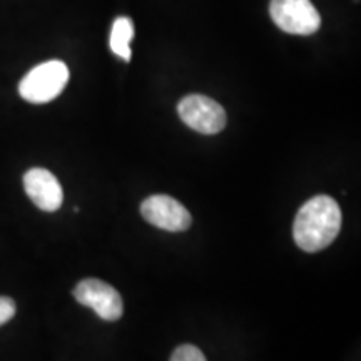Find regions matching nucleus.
I'll use <instances>...</instances> for the list:
<instances>
[{
    "label": "nucleus",
    "instance_id": "obj_10",
    "mask_svg": "<svg viewBox=\"0 0 361 361\" xmlns=\"http://www.w3.org/2000/svg\"><path fill=\"white\" fill-rule=\"evenodd\" d=\"M16 311H17V306L12 298L0 296V326L6 324L7 322H11L13 316H16Z\"/></svg>",
    "mask_w": 361,
    "mask_h": 361
},
{
    "label": "nucleus",
    "instance_id": "obj_7",
    "mask_svg": "<svg viewBox=\"0 0 361 361\" xmlns=\"http://www.w3.org/2000/svg\"><path fill=\"white\" fill-rule=\"evenodd\" d=\"M24 188L27 196L39 209L54 213L62 206L64 192L56 176L44 168H32L24 174Z\"/></svg>",
    "mask_w": 361,
    "mask_h": 361
},
{
    "label": "nucleus",
    "instance_id": "obj_8",
    "mask_svg": "<svg viewBox=\"0 0 361 361\" xmlns=\"http://www.w3.org/2000/svg\"><path fill=\"white\" fill-rule=\"evenodd\" d=\"M134 37V24L129 17H119L112 24L111 51L124 61H130V40Z\"/></svg>",
    "mask_w": 361,
    "mask_h": 361
},
{
    "label": "nucleus",
    "instance_id": "obj_1",
    "mask_svg": "<svg viewBox=\"0 0 361 361\" xmlns=\"http://www.w3.org/2000/svg\"><path fill=\"white\" fill-rule=\"evenodd\" d=\"M341 229L340 204L329 196H314L298 211L293 224L296 246L306 252H318L335 241Z\"/></svg>",
    "mask_w": 361,
    "mask_h": 361
},
{
    "label": "nucleus",
    "instance_id": "obj_2",
    "mask_svg": "<svg viewBox=\"0 0 361 361\" xmlns=\"http://www.w3.org/2000/svg\"><path fill=\"white\" fill-rule=\"evenodd\" d=\"M69 82V69L62 61H49L34 67L19 84V94L30 104L56 99Z\"/></svg>",
    "mask_w": 361,
    "mask_h": 361
},
{
    "label": "nucleus",
    "instance_id": "obj_5",
    "mask_svg": "<svg viewBox=\"0 0 361 361\" xmlns=\"http://www.w3.org/2000/svg\"><path fill=\"white\" fill-rule=\"evenodd\" d=\"M74 298L78 303L96 311V314L104 322H117L124 313V303L119 291L101 279H82L75 286Z\"/></svg>",
    "mask_w": 361,
    "mask_h": 361
},
{
    "label": "nucleus",
    "instance_id": "obj_6",
    "mask_svg": "<svg viewBox=\"0 0 361 361\" xmlns=\"http://www.w3.org/2000/svg\"><path fill=\"white\" fill-rule=\"evenodd\" d=\"M141 214L149 224L169 233L186 231L191 228V213L178 200L168 194H154L142 201Z\"/></svg>",
    "mask_w": 361,
    "mask_h": 361
},
{
    "label": "nucleus",
    "instance_id": "obj_9",
    "mask_svg": "<svg viewBox=\"0 0 361 361\" xmlns=\"http://www.w3.org/2000/svg\"><path fill=\"white\" fill-rule=\"evenodd\" d=\"M169 361H207L202 351L194 345H180L174 350Z\"/></svg>",
    "mask_w": 361,
    "mask_h": 361
},
{
    "label": "nucleus",
    "instance_id": "obj_3",
    "mask_svg": "<svg viewBox=\"0 0 361 361\" xmlns=\"http://www.w3.org/2000/svg\"><path fill=\"white\" fill-rule=\"evenodd\" d=\"M269 16L283 32L295 35H311L322 25L311 0H271Z\"/></svg>",
    "mask_w": 361,
    "mask_h": 361
},
{
    "label": "nucleus",
    "instance_id": "obj_4",
    "mask_svg": "<svg viewBox=\"0 0 361 361\" xmlns=\"http://www.w3.org/2000/svg\"><path fill=\"white\" fill-rule=\"evenodd\" d=\"M178 114L188 128L207 135L221 133L228 123L223 106L214 99L201 96V94H191L184 97L178 104Z\"/></svg>",
    "mask_w": 361,
    "mask_h": 361
}]
</instances>
